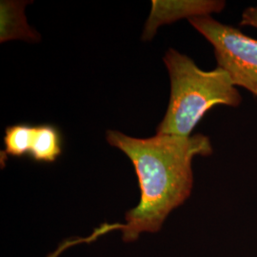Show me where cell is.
<instances>
[{"label":"cell","mask_w":257,"mask_h":257,"mask_svg":"<svg viewBox=\"0 0 257 257\" xmlns=\"http://www.w3.org/2000/svg\"><path fill=\"white\" fill-rule=\"evenodd\" d=\"M106 138L132 161L141 192L138 206L125 215L121 230L124 242H134L141 233L160 230L170 212L191 195L194 156L212 154L211 140L202 134L187 138L156 135L136 138L108 131Z\"/></svg>","instance_id":"6da1fadb"},{"label":"cell","mask_w":257,"mask_h":257,"mask_svg":"<svg viewBox=\"0 0 257 257\" xmlns=\"http://www.w3.org/2000/svg\"><path fill=\"white\" fill-rule=\"evenodd\" d=\"M171 80V96L156 135L191 137L207 111L216 105L238 107L242 97L223 69L205 72L189 56L169 49L163 57Z\"/></svg>","instance_id":"7a4b0ae2"},{"label":"cell","mask_w":257,"mask_h":257,"mask_svg":"<svg viewBox=\"0 0 257 257\" xmlns=\"http://www.w3.org/2000/svg\"><path fill=\"white\" fill-rule=\"evenodd\" d=\"M189 22L212 45L217 67L229 74L234 86L257 96L256 39L211 17L193 18Z\"/></svg>","instance_id":"3957f363"},{"label":"cell","mask_w":257,"mask_h":257,"mask_svg":"<svg viewBox=\"0 0 257 257\" xmlns=\"http://www.w3.org/2000/svg\"><path fill=\"white\" fill-rule=\"evenodd\" d=\"M226 7L223 0H153L152 10L142 34V41H150L156 35L158 28L180 19L211 17L221 13Z\"/></svg>","instance_id":"277c9868"},{"label":"cell","mask_w":257,"mask_h":257,"mask_svg":"<svg viewBox=\"0 0 257 257\" xmlns=\"http://www.w3.org/2000/svg\"><path fill=\"white\" fill-rule=\"evenodd\" d=\"M27 1L2 0L0 4V42L21 39L38 42L41 37L28 25L24 9Z\"/></svg>","instance_id":"5b68a950"},{"label":"cell","mask_w":257,"mask_h":257,"mask_svg":"<svg viewBox=\"0 0 257 257\" xmlns=\"http://www.w3.org/2000/svg\"><path fill=\"white\" fill-rule=\"evenodd\" d=\"M62 139L58 128L54 125L34 126L30 156L37 162H55L62 153Z\"/></svg>","instance_id":"8992f818"},{"label":"cell","mask_w":257,"mask_h":257,"mask_svg":"<svg viewBox=\"0 0 257 257\" xmlns=\"http://www.w3.org/2000/svg\"><path fill=\"white\" fill-rule=\"evenodd\" d=\"M34 126L28 124H18L6 128L5 149L6 154L14 157H22L30 154Z\"/></svg>","instance_id":"52a82bcc"},{"label":"cell","mask_w":257,"mask_h":257,"mask_svg":"<svg viewBox=\"0 0 257 257\" xmlns=\"http://www.w3.org/2000/svg\"><path fill=\"white\" fill-rule=\"evenodd\" d=\"M122 228H123L122 223H104V224L100 225L99 227L95 228L89 236L66 239L62 243L59 244V246L55 248L52 253H50L47 257H59L61 255V253H63L65 250H67L68 248L80 245V244L92 243V242L96 241L97 239L100 238L103 235L109 233L110 231L117 230H121Z\"/></svg>","instance_id":"ba28073f"},{"label":"cell","mask_w":257,"mask_h":257,"mask_svg":"<svg viewBox=\"0 0 257 257\" xmlns=\"http://www.w3.org/2000/svg\"><path fill=\"white\" fill-rule=\"evenodd\" d=\"M240 25L257 29V7H249L243 12Z\"/></svg>","instance_id":"9c48e42d"}]
</instances>
